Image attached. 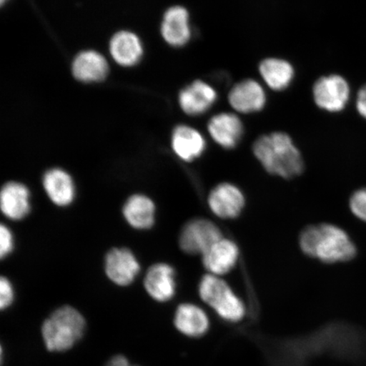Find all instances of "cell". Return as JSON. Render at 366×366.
Returning a JSON list of instances; mask_svg holds the SVG:
<instances>
[{
  "instance_id": "cell-1",
  "label": "cell",
  "mask_w": 366,
  "mask_h": 366,
  "mask_svg": "<svg viewBox=\"0 0 366 366\" xmlns=\"http://www.w3.org/2000/svg\"><path fill=\"white\" fill-rule=\"evenodd\" d=\"M300 247L309 257L327 264L349 262L357 253L347 233L332 224L306 227L300 233Z\"/></svg>"
},
{
  "instance_id": "cell-2",
  "label": "cell",
  "mask_w": 366,
  "mask_h": 366,
  "mask_svg": "<svg viewBox=\"0 0 366 366\" xmlns=\"http://www.w3.org/2000/svg\"><path fill=\"white\" fill-rule=\"evenodd\" d=\"M255 157L272 175L283 178L299 176L304 171V160L292 137L283 132L262 135L253 144Z\"/></svg>"
},
{
  "instance_id": "cell-3",
  "label": "cell",
  "mask_w": 366,
  "mask_h": 366,
  "mask_svg": "<svg viewBox=\"0 0 366 366\" xmlns=\"http://www.w3.org/2000/svg\"><path fill=\"white\" fill-rule=\"evenodd\" d=\"M85 328V319L79 310L68 305L57 309L43 323L46 349L51 352L71 349L84 336Z\"/></svg>"
},
{
  "instance_id": "cell-4",
  "label": "cell",
  "mask_w": 366,
  "mask_h": 366,
  "mask_svg": "<svg viewBox=\"0 0 366 366\" xmlns=\"http://www.w3.org/2000/svg\"><path fill=\"white\" fill-rule=\"evenodd\" d=\"M199 295L219 318L229 323L240 322L246 315L244 301L225 281L212 274H204L199 285Z\"/></svg>"
},
{
  "instance_id": "cell-5",
  "label": "cell",
  "mask_w": 366,
  "mask_h": 366,
  "mask_svg": "<svg viewBox=\"0 0 366 366\" xmlns=\"http://www.w3.org/2000/svg\"><path fill=\"white\" fill-rule=\"evenodd\" d=\"M221 229L208 219H191L182 227L179 236L181 249L187 254L203 255L222 239Z\"/></svg>"
},
{
  "instance_id": "cell-6",
  "label": "cell",
  "mask_w": 366,
  "mask_h": 366,
  "mask_svg": "<svg viewBox=\"0 0 366 366\" xmlns=\"http://www.w3.org/2000/svg\"><path fill=\"white\" fill-rule=\"evenodd\" d=\"M350 94L349 84L340 75L320 77L313 86L315 104L331 112L342 111L349 102Z\"/></svg>"
},
{
  "instance_id": "cell-7",
  "label": "cell",
  "mask_w": 366,
  "mask_h": 366,
  "mask_svg": "<svg viewBox=\"0 0 366 366\" xmlns=\"http://www.w3.org/2000/svg\"><path fill=\"white\" fill-rule=\"evenodd\" d=\"M140 271V263L130 249L114 248L109 250L105 256V274L116 285H131L139 276Z\"/></svg>"
},
{
  "instance_id": "cell-8",
  "label": "cell",
  "mask_w": 366,
  "mask_h": 366,
  "mask_svg": "<svg viewBox=\"0 0 366 366\" xmlns=\"http://www.w3.org/2000/svg\"><path fill=\"white\" fill-rule=\"evenodd\" d=\"M208 205L214 216L223 219H235L244 210L245 197L234 184L222 182L210 191Z\"/></svg>"
},
{
  "instance_id": "cell-9",
  "label": "cell",
  "mask_w": 366,
  "mask_h": 366,
  "mask_svg": "<svg viewBox=\"0 0 366 366\" xmlns=\"http://www.w3.org/2000/svg\"><path fill=\"white\" fill-rule=\"evenodd\" d=\"M144 288L159 303L172 300L177 292L175 269L166 263L153 264L145 274Z\"/></svg>"
},
{
  "instance_id": "cell-10",
  "label": "cell",
  "mask_w": 366,
  "mask_h": 366,
  "mask_svg": "<svg viewBox=\"0 0 366 366\" xmlns=\"http://www.w3.org/2000/svg\"><path fill=\"white\" fill-rule=\"evenodd\" d=\"M239 249L234 241L222 237L202 255L204 267L214 276H223L236 267Z\"/></svg>"
},
{
  "instance_id": "cell-11",
  "label": "cell",
  "mask_w": 366,
  "mask_h": 366,
  "mask_svg": "<svg viewBox=\"0 0 366 366\" xmlns=\"http://www.w3.org/2000/svg\"><path fill=\"white\" fill-rule=\"evenodd\" d=\"M229 103L241 113L260 111L267 102L263 86L254 79H244L232 86L228 94Z\"/></svg>"
},
{
  "instance_id": "cell-12",
  "label": "cell",
  "mask_w": 366,
  "mask_h": 366,
  "mask_svg": "<svg viewBox=\"0 0 366 366\" xmlns=\"http://www.w3.org/2000/svg\"><path fill=\"white\" fill-rule=\"evenodd\" d=\"M244 125L234 113L214 114L208 122V131L212 139L223 148L232 149L239 144L244 134Z\"/></svg>"
},
{
  "instance_id": "cell-13",
  "label": "cell",
  "mask_w": 366,
  "mask_h": 366,
  "mask_svg": "<svg viewBox=\"0 0 366 366\" xmlns=\"http://www.w3.org/2000/svg\"><path fill=\"white\" fill-rule=\"evenodd\" d=\"M0 206L4 217L11 221H21L31 212L29 189L20 182H6L0 194Z\"/></svg>"
},
{
  "instance_id": "cell-14",
  "label": "cell",
  "mask_w": 366,
  "mask_h": 366,
  "mask_svg": "<svg viewBox=\"0 0 366 366\" xmlns=\"http://www.w3.org/2000/svg\"><path fill=\"white\" fill-rule=\"evenodd\" d=\"M174 326L183 335L199 338L209 332L210 322L203 309L198 305L186 303L178 306L174 315Z\"/></svg>"
},
{
  "instance_id": "cell-15",
  "label": "cell",
  "mask_w": 366,
  "mask_h": 366,
  "mask_svg": "<svg viewBox=\"0 0 366 366\" xmlns=\"http://www.w3.org/2000/svg\"><path fill=\"white\" fill-rule=\"evenodd\" d=\"M216 89L202 80H195L182 89L179 94L182 109L189 114H200L216 102Z\"/></svg>"
},
{
  "instance_id": "cell-16",
  "label": "cell",
  "mask_w": 366,
  "mask_h": 366,
  "mask_svg": "<svg viewBox=\"0 0 366 366\" xmlns=\"http://www.w3.org/2000/svg\"><path fill=\"white\" fill-rule=\"evenodd\" d=\"M162 34L173 46H182L190 39L189 15L185 7L172 6L164 12Z\"/></svg>"
},
{
  "instance_id": "cell-17",
  "label": "cell",
  "mask_w": 366,
  "mask_h": 366,
  "mask_svg": "<svg viewBox=\"0 0 366 366\" xmlns=\"http://www.w3.org/2000/svg\"><path fill=\"white\" fill-rule=\"evenodd\" d=\"M43 185L46 194L54 204L65 207L75 198V185L72 178L62 169L54 168L45 172Z\"/></svg>"
},
{
  "instance_id": "cell-18",
  "label": "cell",
  "mask_w": 366,
  "mask_h": 366,
  "mask_svg": "<svg viewBox=\"0 0 366 366\" xmlns=\"http://www.w3.org/2000/svg\"><path fill=\"white\" fill-rule=\"evenodd\" d=\"M71 70L77 80L94 81L107 76L109 66L102 54L95 50H84L73 59Z\"/></svg>"
},
{
  "instance_id": "cell-19",
  "label": "cell",
  "mask_w": 366,
  "mask_h": 366,
  "mask_svg": "<svg viewBox=\"0 0 366 366\" xmlns=\"http://www.w3.org/2000/svg\"><path fill=\"white\" fill-rule=\"evenodd\" d=\"M155 205L149 197L134 194L123 206V216L132 227L137 230H148L154 225Z\"/></svg>"
},
{
  "instance_id": "cell-20",
  "label": "cell",
  "mask_w": 366,
  "mask_h": 366,
  "mask_svg": "<svg viewBox=\"0 0 366 366\" xmlns=\"http://www.w3.org/2000/svg\"><path fill=\"white\" fill-rule=\"evenodd\" d=\"M172 144L181 159L190 162L200 157L205 149V139L195 128L178 125L172 132Z\"/></svg>"
},
{
  "instance_id": "cell-21",
  "label": "cell",
  "mask_w": 366,
  "mask_h": 366,
  "mask_svg": "<svg viewBox=\"0 0 366 366\" xmlns=\"http://www.w3.org/2000/svg\"><path fill=\"white\" fill-rule=\"evenodd\" d=\"M112 56L122 66H132L139 61L143 54V46L135 34L120 31L114 34L109 42Z\"/></svg>"
},
{
  "instance_id": "cell-22",
  "label": "cell",
  "mask_w": 366,
  "mask_h": 366,
  "mask_svg": "<svg viewBox=\"0 0 366 366\" xmlns=\"http://www.w3.org/2000/svg\"><path fill=\"white\" fill-rule=\"evenodd\" d=\"M260 75L269 88L282 90L291 84L295 69L290 62L280 58H267L259 64Z\"/></svg>"
},
{
  "instance_id": "cell-23",
  "label": "cell",
  "mask_w": 366,
  "mask_h": 366,
  "mask_svg": "<svg viewBox=\"0 0 366 366\" xmlns=\"http://www.w3.org/2000/svg\"><path fill=\"white\" fill-rule=\"evenodd\" d=\"M350 206L352 213L366 222V189L356 191L352 195Z\"/></svg>"
},
{
  "instance_id": "cell-24",
  "label": "cell",
  "mask_w": 366,
  "mask_h": 366,
  "mask_svg": "<svg viewBox=\"0 0 366 366\" xmlns=\"http://www.w3.org/2000/svg\"><path fill=\"white\" fill-rule=\"evenodd\" d=\"M15 300V291L12 283L7 277L0 279V307L6 310L13 304Z\"/></svg>"
},
{
  "instance_id": "cell-25",
  "label": "cell",
  "mask_w": 366,
  "mask_h": 366,
  "mask_svg": "<svg viewBox=\"0 0 366 366\" xmlns=\"http://www.w3.org/2000/svg\"><path fill=\"white\" fill-rule=\"evenodd\" d=\"M15 246L13 233L11 229L2 224L0 227V255L4 259L12 253Z\"/></svg>"
},
{
  "instance_id": "cell-26",
  "label": "cell",
  "mask_w": 366,
  "mask_h": 366,
  "mask_svg": "<svg viewBox=\"0 0 366 366\" xmlns=\"http://www.w3.org/2000/svg\"><path fill=\"white\" fill-rule=\"evenodd\" d=\"M356 107L361 116L366 118V86L359 92Z\"/></svg>"
},
{
  "instance_id": "cell-27",
  "label": "cell",
  "mask_w": 366,
  "mask_h": 366,
  "mask_svg": "<svg viewBox=\"0 0 366 366\" xmlns=\"http://www.w3.org/2000/svg\"><path fill=\"white\" fill-rule=\"evenodd\" d=\"M107 366H134L132 365L126 357L122 355H117L113 357L112 360H109Z\"/></svg>"
}]
</instances>
